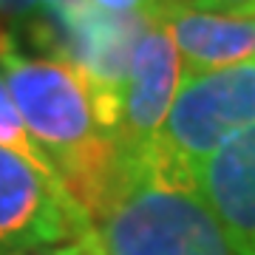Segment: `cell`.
<instances>
[{"label": "cell", "instance_id": "1", "mask_svg": "<svg viewBox=\"0 0 255 255\" xmlns=\"http://www.w3.org/2000/svg\"><path fill=\"white\" fill-rule=\"evenodd\" d=\"M0 77L37 147L94 219L117 170V142L94 111L88 82L60 60L28 54L6 26H0Z\"/></svg>", "mask_w": 255, "mask_h": 255}, {"label": "cell", "instance_id": "2", "mask_svg": "<svg viewBox=\"0 0 255 255\" xmlns=\"http://www.w3.org/2000/svg\"><path fill=\"white\" fill-rule=\"evenodd\" d=\"M91 221L105 255H236L196 182L167 173L147 150L117 156Z\"/></svg>", "mask_w": 255, "mask_h": 255}, {"label": "cell", "instance_id": "3", "mask_svg": "<svg viewBox=\"0 0 255 255\" xmlns=\"http://www.w3.org/2000/svg\"><path fill=\"white\" fill-rule=\"evenodd\" d=\"M255 125V60L182 74L176 100L147 153L167 173L193 179L210 156Z\"/></svg>", "mask_w": 255, "mask_h": 255}, {"label": "cell", "instance_id": "4", "mask_svg": "<svg viewBox=\"0 0 255 255\" xmlns=\"http://www.w3.org/2000/svg\"><path fill=\"white\" fill-rule=\"evenodd\" d=\"M91 233V216L57 176L0 147V255L68 244Z\"/></svg>", "mask_w": 255, "mask_h": 255}, {"label": "cell", "instance_id": "5", "mask_svg": "<svg viewBox=\"0 0 255 255\" xmlns=\"http://www.w3.org/2000/svg\"><path fill=\"white\" fill-rule=\"evenodd\" d=\"M182 82V60L159 17L139 40L119 102L114 130L117 156H136L153 145Z\"/></svg>", "mask_w": 255, "mask_h": 255}, {"label": "cell", "instance_id": "6", "mask_svg": "<svg viewBox=\"0 0 255 255\" xmlns=\"http://www.w3.org/2000/svg\"><path fill=\"white\" fill-rule=\"evenodd\" d=\"M196 187L219 219L233 253L255 255V125L201 164Z\"/></svg>", "mask_w": 255, "mask_h": 255}, {"label": "cell", "instance_id": "7", "mask_svg": "<svg viewBox=\"0 0 255 255\" xmlns=\"http://www.w3.org/2000/svg\"><path fill=\"white\" fill-rule=\"evenodd\" d=\"M173 40L184 74H201L255 60V14L167 9L159 17Z\"/></svg>", "mask_w": 255, "mask_h": 255}, {"label": "cell", "instance_id": "8", "mask_svg": "<svg viewBox=\"0 0 255 255\" xmlns=\"http://www.w3.org/2000/svg\"><path fill=\"white\" fill-rule=\"evenodd\" d=\"M0 147L17 153L20 159H26L28 164H34L37 170L57 176L51 162L43 156V150L37 147V142L31 139V133H28V128H26V122H23V117H20L14 100H11V94H9V88H6L3 77H0ZM57 179H60V176H57Z\"/></svg>", "mask_w": 255, "mask_h": 255}, {"label": "cell", "instance_id": "9", "mask_svg": "<svg viewBox=\"0 0 255 255\" xmlns=\"http://www.w3.org/2000/svg\"><path fill=\"white\" fill-rule=\"evenodd\" d=\"M60 0H0V26L17 28L28 17H34L40 11L57 6Z\"/></svg>", "mask_w": 255, "mask_h": 255}, {"label": "cell", "instance_id": "10", "mask_svg": "<svg viewBox=\"0 0 255 255\" xmlns=\"http://www.w3.org/2000/svg\"><path fill=\"white\" fill-rule=\"evenodd\" d=\"M14 255H105L100 244V236L94 230L91 236L80 238V241H68V244H57V247H37V250H26V253H14Z\"/></svg>", "mask_w": 255, "mask_h": 255}, {"label": "cell", "instance_id": "11", "mask_svg": "<svg viewBox=\"0 0 255 255\" xmlns=\"http://www.w3.org/2000/svg\"><path fill=\"white\" fill-rule=\"evenodd\" d=\"M105 11H117V14H147V17H159L162 6L159 0H91Z\"/></svg>", "mask_w": 255, "mask_h": 255}, {"label": "cell", "instance_id": "12", "mask_svg": "<svg viewBox=\"0 0 255 255\" xmlns=\"http://www.w3.org/2000/svg\"><path fill=\"white\" fill-rule=\"evenodd\" d=\"M255 0H187L184 6L196 11H221V14H230V11H241L244 14Z\"/></svg>", "mask_w": 255, "mask_h": 255}, {"label": "cell", "instance_id": "13", "mask_svg": "<svg viewBox=\"0 0 255 255\" xmlns=\"http://www.w3.org/2000/svg\"><path fill=\"white\" fill-rule=\"evenodd\" d=\"M244 14H255V3H253V6H250L247 11H244Z\"/></svg>", "mask_w": 255, "mask_h": 255}]
</instances>
